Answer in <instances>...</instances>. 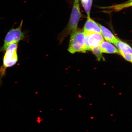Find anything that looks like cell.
<instances>
[{
  "instance_id": "obj_1",
  "label": "cell",
  "mask_w": 132,
  "mask_h": 132,
  "mask_svg": "<svg viewBox=\"0 0 132 132\" xmlns=\"http://www.w3.org/2000/svg\"><path fill=\"white\" fill-rule=\"evenodd\" d=\"M79 0H74L71 14L68 24L65 28L59 34L58 39L62 43L66 37L77 29L79 20L81 14L80 8Z\"/></svg>"
},
{
  "instance_id": "obj_2",
  "label": "cell",
  "mask_w": 132,
  "mask_h": 132,
  "mask_svg": "<svg viewBox=\"0 0 132 132\" xmlns=\"http://www.w3.org/2000/svg\"><path fill=\"white\" fill-rule=\"evenodd\" d=\"M89 49L86 45L85 34L77 29L71 34L68 51L72 54L77 52H85Z\"/></svg>"
},
{
  "instance_id": "obj_3",
  "label": "cell",
  "mask_w": 132,
  "mask_h": 132,
  "mask_svg": "<svg viewBox=\"0 0 132 132\" xmlns=\"http://www.w3.org/2000/svg\"><path fill=\"white\" fill-rule=\"evenodd\" d=\"M18 43L10 44L6 50L3 60V65L0 68V75L2 77L5 75L7 68L12 67L17 62Z\"/></svg>"
},
{
  "instance_id": "obj_4",
  "label": "cell",
  "mask_w": 132,
  "mask_h": 132,
  "mask_svg": "<svg viewBox=\"0 0 132 132\" xmlns=\"http://www.w3.org/2000/svg\"><path fill=\"white\" fill-rule=\"evenodd\" d=\"M23 23V20H21L20 24L17 28L10 30L5 38L4 45L1 49V51L6 50L10 44L13 43H18L26 39L25 33L22 30Z\"/></svg>"
},
{
  "instance_id": "obj_5",
  "label": "cell",
  "mask_w": 132,
  "mask_h": 132,
  "mask_svg": "<svg viewBox=\"0 0 132 132\" xmlns=\"http://www.w3.org/2000/svg\"><path fill=\"white\" fill-rule=\"evenodd\" d=\"M85 35L86 43L89 50L100 46V44L104 41L101 34L98 33H91Z\"/></svg>"
},
{
  "instance_id": "obj_6",
  "label": "cell",
  "mask_w": 132,
  "mask_h": 132,
  "mask_svg": "<svg viewBox=\"0 0 132 132\" xmlns=\"http://www.w3.org/2000/svg\"><path fill=\"white\" fill-rule=\"evenodd\" d=\"M115 45L118 48L119 53L128 61L132 62L131 47L126 43L118 39Z\"/></svg>"
},
{
  "instance_id": "obj_7",
  "label": "cell",
  "mask_w": 132,
  "mask_h": 132,
  "mask_svg": "<svg viewBox=\"0 0 132 132\" xmlns=\"http://www.w3.org/2000/svg\"><path fill=\"white\" fill-rule=\"evenodd\" d=\"M83 32L85 35L94 33L101 34V29L98 24L90 17H87V20L84 26Z\"/></svg>"
},
{
  "instance_id": "obj_8",
  "label": "cell",
  "mask_w": 132,
  "mask_h": 132,
  "mask_svg": "<svg viewBox=\"0 0 132 132\" xmlns=\"http://www.w3.org/2000/svg\"><path fill=\"white\" fill-rule=\"evenodd\" d=\"M102 52L108 54L119 53L118 49L113 44L107 41H104L100 44Z\"/></svg>"
},
{
  "instance_id": "obj_9",
  "label": "cell",
  "mask_w": 132,
  "mask_h": 132,
  "mask_svg": "<svg viewBox=\"0 0 132 132\" xmlns=\"http://www.w3.org/2000/svg\"><path fill=\"white\" fill-rule=\"evenodd\" d=\"M101 31V34L107 42L112 43L114 45L118 39L106 27L98 24Z\"/></svg>"
},
{
  "instance_id": "obj_10",
  "label": "cell",
  "mask_w": 132,
  "mask_h": 132,
  "mask_svg": "<svg viewBox=\"0 0 132 132\" xmlns=\"http://www.w3.org/2000/svg\"><path fill=\"white\" fill-rule=\"evenodd\" d=\"M90 50L94 54H95L98 61H100L103 57L102 52L100 46L94 47Z\"/></svg>"
},
{
  "instance_id": "obj_11",
  "label": "cell",
  "mask_w": 132,
  "mask_h": 132,
  "mask_svg": "<svg viewBox=\"0 0 132 132\" xmlns=\"http://www.w3.org/2000/svg\"><path fill=\"white\" fill-rule=\"evenodd\" d=\"M43 119L40 117H38L36 120V121L38 123H40L43 121Z\"/></svg>"
}]
</instances>
